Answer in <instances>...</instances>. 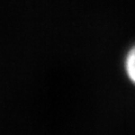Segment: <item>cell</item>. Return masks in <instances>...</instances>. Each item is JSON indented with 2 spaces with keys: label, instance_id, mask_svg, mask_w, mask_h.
<instances>
[{
  "label": "cell",
  "instance_id": "cell-1",
  "mask_svg": "<svg viewBox=\"0 0 135 135\" xmlns=\"http://www.w3.org/2000/svg\"><path fill=\"white\" fill-rule=\"evenodd\" d=\"M124 66L126 75L129 79V81L135 84V45L126 54Z\"/></svg>",
  "mask_w": 135,
  "mask_h": 135
}]
</instances>
